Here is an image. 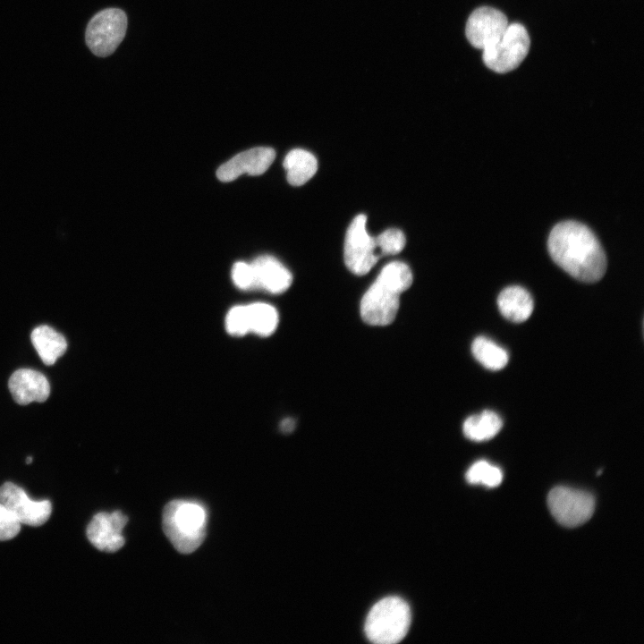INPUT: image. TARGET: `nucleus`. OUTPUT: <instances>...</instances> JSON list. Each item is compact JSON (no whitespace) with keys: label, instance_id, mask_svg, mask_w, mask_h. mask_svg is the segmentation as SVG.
<instances>
[{"label":"nucleus","instance_id":"nucleus-11","mask_svg":"<svg viewBox=\"0 0 644 644\" xmlns=\"http://www.w3.org/2000/svg\"><path fill=\"white\" fill-rule=\"evenodd\" d=\"M127 521L128 517L121 511L98 513L87 527V538L97 549L114 553L124 546L122 532Z\"/></svg>","mask_w":644,"mask_h":644},{"label":"nucleus","instance_id":"nucleus-27","mask_svg":"<svg viewBox=\"0 0 644 644\" xmlns=\"http://www.w3.org/2000/svg\"><path fill=\"white\" fill-rule=\"evenodd\" d=\"M31 462H32V457H31V456L27 457V459H26V463H27V464H30Z\"/></svg>","mask_w":644,"mask_h":644},{"label":"nucleus","instance_id":"nucleus-14","mask_svg":"<svg viewBox=\"0 0 644 644\" xmlns=\"http://www.w3.org/2000/svg\"><path fill=\"white\" fill-rule=\"evenodd\" d=\"M250 264L254 270L257 288L270 293H282L291 286L292 274L275 258L260 256Z\"/></svg>","mask_w":644,"mask_h":644},{"label":"nucleus","instance_id":"nucleus-12","mask_svg":"<svg viewBox=\"0 0 644 644\" xmlns=\"http://www.w3.org/2000/svg\"><path fill=\"white\" fill-rule=\"evenodd\" d=\"M275 152L271 148L257 147L241 152L224 163L216 171L222 182H232L242 174L260 175L272 165Z\"/></svg>","mask_w":644,"mask_h":644},{"label":"nucleus","instance_id":"nucleus-24","mask_svg":"<svg viewBox=\"0 0 644 644\" xmlns=\"http://www.w3.org/2000/svg\"><path fill=\"white\" fill-rule=\"evenodd\" d=\"M232 279L234 284L242 290L257 288L256 277L251 264L239 261L232 268Z\"/></svg>","mask_w":644,"mask_h":644},{"label":"nucleus","instance_id":"nucleus-1","mask_svg":"<svg viewBox=\"0 0 644 644\" xmlns=\"http://www.w3.org/2000/svg\"><path fill=\"white\" fill-rule=\"evenodd\" d=\"M547 249L554 262L577 280L594 283L606 273V258L600 242L580 222L555 225L549 234Z\"/></svg>","mask_w":644,"mask_h":644},{"label":"nucleus","instance_id":"nucleus-23","mask_svg":"<svg viewBox=\"0 0 644 644\" xmlns=\"http://www.w3.org/2000/svg\"><path fill=\"white\" fill-rule=\"evenodd\" d=\"M225 327L232 335L241 336L250 332L247 306L232 308L225 318Z\"/></svg>","mask_w":644,"mask_h":644},{"label":"nucleus","instance_id":"nucleus-8","mask_svg":"<svg viewBox=\"0 0 644 644\" xmlns=\"http://www.w3.org/2000/svg\"><path fill=\"white\" fill-rule=\"evenodd\" d=\"M548 509L561 525L578 527L587 522L595 510V499L586 491L556 487L547 496Z\"/></svg>","mask_w":644,"mask_h":644},{"label":"nucleus","instance_id":"nucleus-19","mask_svg":"<svg viewBox=\"0 0 644 644\" xmlns=\"http://www.w3.org/2000/svg\"><path fill=\"white\" fill-rule=\"evenodd\" d=\"M471 352L475 359L489 370H500L509 360L507 352L491 339L478 336L471 344Z\"/></svg>","mask_w":644,"mask_h":644},{"label":"nucleus","instance_id":"nucleus-18","mask_svg":"<svg viewBox=\"0 0 644 644\" xmlns=\"http://www.w3.org/2000/svg\"><path fill=\"white\" fill-rule=\"evenodd\" d=\"M503 420L493 411L482 412L468 417L463 422L464 436L475 442H483L496 436L501 430Z\"/></svg>","mask_w":644,"mask_h":644},{"label":"nucleus","instance_id":"nucleus-3","mask_svg":"<svg viewBox=\"0 0 644 644\" xmlns=\"http://www.w3.org/2000/svg\"><path fill=\"white\" fill-rule=\"evenodd\" d=\"M208 512L199 502L174 500L164 508L163 530L174 548L182 554L194 552L207 533Z\"/></svg>","mask_w":644,"mask_h":644},{"label":"nucleus","instance_id":"nucleus-4","mask_svg":"<svg viewBox=\"0 0 644 644\" xmlns=\"http://www.w3.org/2000/svg\"><path fill=\"white\" fill-rule=\"evenodd\" d=\"M411 624V610L398 597H387L376 603L365 621V633L376 644H395L406 636Z\"/></svg>","mask_w":644,"mask_h":644},{"label":"nucleus","instance_id":"nucleus-26","mask_svg":"<svg viewBox=\"0 0 644 644\" xmlns=\"http://www.w3.org/2000/svg\"><path fill=\"white\" fill-rule=\"evenodd\" d=\"M281 428L283 431L288 433L294 428V421L292 419H286L282 422Z\"/></svg>","mask_w":644,"mask_h":644},{"label":"nucleus","instance_id":"nucleus-13","mask_svg":"<svg viewBox=\"0 0 644 644\" xmlns=\"http://www.w3.org/2000/svg\"><path fill=\"white\" fill-rule=\"evenodd\" d=\"M13 400L26 405L32 402H43L50 394V385L41 372L31 369H20L14 371L8 382Z\"/></svg>","mask_w":644,"mask_h":644},{"label":"nucleus","instance_id":"nucleus-15","mask_svg":"<svg viewBox=\"0 0 644 644\" xmlns=\"http://www.w3.org/2000/svg\"><path fill=\"white\" fill-rule=\"evenodd\" d=\"M497 306L501 314L515 323L526 321L532 314L534 303L530 293L521 286L513 285L504 288L497 297Z\"/></svg>","mask_w":644,"mask_h":644},{"label":"nucleus","instance_id":"nucleus-21","mask_svg":"<svg viewBox=\"0 0 644 644\" xmlns=\"http://www.w3.org/2000/svg\"><path fill=\"white\" fill-rule=\"evenodd\" d=\"M466 480L470 484H481L495 487L501 484L503 472L500 468L481 460L473 463L466 472Z\"/></svg>","mask_w":644,"mask_h":644},{"label":"nucleus","instance_id":"nucleus-20","mask_svg":"<svg viewBox=\"0 0 644 644\" xmlns=\"http://www.w3.org/2000/svg\"><path fill=\"white\" fill-rule=\"evenodd\" d=\"M250 332L261 336L272 335L278 325V312L270 304L255 302L247 306Z\"/></svg>","mask_w":644,"mask_h":644},{"label":"nucleus","instance_id":"nucleus-9","mask_svg":"<svg viewBox=\"0 0 644 644\" xmlns=\"http://www.w3.org/2000/svg\"><path fill=\"white\" fill-rule=\"evenodd\" d=\"M0 502L21 524L29 526L43 525L52 513L49 500H31L21 487L12 482H5L0 487Z\"/></svg>","mask_w":644,"mask_h":644},{"label":"nucleus","instance_id":"nucleus-17","mask_svg":"<svg viewBox=\"0 0 644 644\" xmlns=\"http://www.w3.org/2000/svg\"><path fill=\"white\" fill-rule=\"evenodd\" d=\"M288 182L292 186L306 183L317 172L318 161L308 150L295 148L291 150L284 159Z\"/></svg>","mask_w":644,"mask_h":644},{"label":"nucleus","instance_id":"nucleus-16","mask_svg":"<svg viewBox=\"0 0 644 644\" xmlns=\"http://www.w3.org/2000/svg\"><path fill=\"white\" fill-rule=\"evenodd\" d=\"M30 339L41 360L48 366L53 365L67 349L64 336L47 325L34 328Z\"/></svg>","mask_w":644,"mask_h":644},{"label":"nucleus","instance_id":"nucleus-25","mask_svg":"<svg viewBox=\"0 0 644 644\" xmlns=\"http://www.w3.org/2000/svg\"><path fill=\"white\" fill-rule=\"evenodd\" d=\"M21 530V523L0 502V541L15 538Z\"/></svg>","mask_w":644,"mask_h":644},{"label":"nucleus","instance_id":"nucleus-7","mask_svg":"<svg viewBox=\"0 0 644 644\" xmlns=\"http://www.w3.org/2000/svg\"><path fill=\"white\" fill-rule=\"evenodd\" d=\"M367 216H356L350 224L344 240V262L348 269L357 275L370 271L381 255L375 237L369 234Z\"/></svg>","mask_w":644,"mask_h":644},{"label":"nucleus","instance_id":"nucleus-22","mask_svg":"<svg viewBox=\"0 0 644 644\" xmlns=\"http://www.w3.org/2000/svg\"><path fill=\"white\" fill-rule=\"evenodd\" d=\"M375 239L381 257L401 252L406 243L404 233L396 228L387 229Z\"/></svg>","mask_w":644,"mask_h":644},{"label":"nucleus","instance_id":"nucleus-2","mask_svg":"<svg viewBox=\"0 0 644 644\" xmlns=\"http://www.w3.org/2000/svg\"><path fill=\"white\" fill-rule=\"evenodd\" d=\"M412 273L402 261L386 265L360 301V316L371 326L392 323L398 312L400 295L412 284Z\"/></svg>","mask_w":644,"mask_h":644},{"label":"nucleus","instance_id":"nucleus-5","mask_svg":"<svg viewBox=\"0 0 644 644\" xmlns=\"http://www.w3.org/2000/svg\"><path fill=\"white\" fill-rule=\"evenodd\" d=\"M530 40L521 23L508 24L502 37L483 49L482 59L490 70L505 73L517 68L527 56Z\"/></svg>","mask_w":644,"mask_h":644},{"label":"nucleus","instance_id":"nucleus-6","mask_svg":"<svg viewBox=\"0 0 644 644\" xmlns=\"http://www.w3.org/2000/svg\"><path fill=\"white\" fill-rule=\"evenodd\" d=\"M127 30V17L123 11L107 8L95 14L88 23L85 40L97 56L105 57L114 52Z\"/></svg>","mask_w":644,"mask_h":644},{"label":"nucleus","instance_id":"nucleus-10","mask_svg":"<svg viewBox=\"0 0 644 644\" xmlns=\"http://www.w3.org/2000/svg\"><path fill=\"white\" fill-rule=\"evenodd\" d=\"M508 24L501 11L488 6L479 7L468 18L466 37L471 46L483 50L502 37Z\"/></svg>","mask_w":644,"mask_h":644}]
</instances>
